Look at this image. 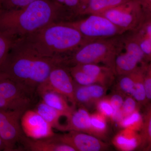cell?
Masks as SVG:
<instances>
[{"label": "cell", "mask_w": 151, "mask_h": 151, "mask_svg": "<svg viewBox=\"0 0 151 151\" xmlns=\"http://www.w3.org/2000/svg\"><path fill=\"white\" fill-rule=\"evenodd\" d=\"M63 7L54 0H37L21 8H0V32L25 37L55 22Z\"/></svg>", "instance_id": "2"}, {"label": "cell", "mask_w": 151, "mask_h": 151, "mask_svg": "<svg viewBox=\"0 0 151 151\" xmlns=\"http://www.w3.org/2000/svg\"><path fill=\"white\" fill-rule=\"evenodd\" d=\"M21 38L41 55L52 57L73 52L93 40L84 37L77 29L63 22L50 24Z\"/></svg>", "instance_id": "3"}, {"label": "cell", "mask_w": 151, "mask_h": 151, "mask_svg": "<svg viewBox=\"0 0 151 151\" xmlns=\"http://www.w3.org/2000/svg\"><path fill=\"white\" fill-rule=\"evenodd\" d=\"M147 17L151 16V0H137Z\"/></svg>", "instance_id": "36"}, {"label": "cell", "mask_w": 151, "mask_h": 151, "mask_svg": "<svg viewBox=\"0 0 151 151\" xmlns=\"http://www.w3.org/2000/svg\"><path fill=\"white\" fill-rule=\"evenodd\" d=\"M35 111L40 115L53 129L64 131V127L60 122L61 118L68 117L70 114L58 111L44 103L42 100L36 106Z\"/></svg>", "instance_id": "17"}, {"label": "cell", "mask_w": 151, "mask_h": 151, "mask_svg": "<svg viewBox=\"0 0 151 151\" xmlns=\"http://www.w3.org/2000/svg\"><path fill=\"white\" fill-rule=\"evenodd\" d=\"M143 123L142 116L137 110L124 117L119 122V125L124 129H129L137 132L141 130Z\"/></svg>", "instance_id": "27"}, {"label": "cell", "mask_w": 151, "mask_h": 151, "mask_svg": "<svg viewBox=\"0 0 151 151\" xmlns=\"http://www.w3.org/2000/svg\"><path fill=\"white\" fill-rule=\"evenodd\" d=\"M112 142L119 150L133 151L139 147L140 137L136 131L124 129L113 138Z\"/></svg>", "instance_id": "15"}, {"label": "cell", "mask_w": 151, "mask_h": 151, "mask_svg": "<svg viewBox=\"0 0 151 151\" xmlns=\"http://www.w3.org/2000/svg\"><path fill=\"white\" fill-rule=\"evenodd\" d=\"M26 110H8L0 109V130L11 119L19 116H22Z\"/></svg>", "instance_id": "31"}, {"label": "cell", "mask_w": 151, "mask_h": 151, "mask_svg": "<svg viewBox=\"0 0 151 151\" xmlns=\"http://www.w3.org/2000/svg\"><path fill=\"white\" fill-rule=\"evenodd\" d=\"M66 58L43 56L25 42L17 40L0 69L8 78L35 94L53 68L65 63Z\"/></svg>", "instance_id": "1"}, {"label": "cell", "mask_w": 151, "mask_h": 151, "mask_svg": "<svg viewBox=\"0 0 151 151\" xmlns=\"http://www.w3.org/2000/svg\"><path fill=\"white\" fill-rule=\"evenodd\" d=\"M99 15L126 32L138 29L147 18L151 17L146 16L137 0H130Z\"/></svg>", "instance_id": "5"}, {"label": "cell", "mask_w": 151, "mask_h": 151, "mask_svg": "<svg viewBox=\"0 0 151 151\" xmlns=\"http://www.w3.org/2000/svg\"><path fill=\"white\" fill-rule=\"evenodd\" d=\"M89 1V0H80V10L79 14H80L81 12L86 7Z\"/></svg>", "instance_id": "37"}, {"label": "cell", "mask_w": 151, "mask_h": 151, "mask_svg": "<svg viewBox=\"0 0 151 151\" xmlns=\"http://www.w3.org/2000/svg\"><path fill=\"white\" fill-rule=\"evenodd\" d=\"M143 63L131 53L126 51L123 52H122L117 55L115 60V70L116 75L132 73Z\"/></svg>", "instance_id": "20"}, {"label": "cell", "mask_w": 151, "mask_h": 151, "mask_svg": "<svg viewBox=\"0 0 151 151\" xmlns=\"http://www.w3.org/2000/svg\"><path fill=\"white\" fill-rule=\"evenodd\" d=\"M144 86L147 99L148 103L151 100V65L148 64L144 76Z\"/></svg>", "instance_id": "33"}, {"label": "cell", "mask_w": 151, "mask_h": 151, "mask_svg": "<svg viewBox=\"0 0 151 151\" xmlns=\"http://www.w3.org/2000/svg\"><path fill=\"white\" fill-rule=\"evenodd\" d=\"M91 115L84 107L74 110L67 117L65 131H76L90 134Z\"/></svg>", "instance_id": "14"}, {"label": "cell", "mask_w": 151, "mask_h": 151, "mask_svg": "<svg viewBox=\"0 0 151 151\" xmlns=\"http://www.w3.org/2000/svg\"><path fill=\"white\" fill-rule=\"evenodd\" d=\"M67 69L74 81L79 85H88L93 84L102 85L97 78L85 73L76 65H73Z\"/></svg>", "instance_id": "25"}, {"label": "cell", "mask_w": 151, "mask_h": 151, "mask_svg": "<svg viewBox=\"0 0 151 151\" xmlns=\"http://www.w3.org/2000/svg\"><path fill=\"white\" fill-rule=\"evenodd\" d=\"M37 0H0V8L12 9L21 8Z\"/></svg>", "instance_id": "30"}, {"label": "cell", "mask_w": 151, "mask_h": 151, "mask_svg": "<svg viewBox=\"0 0 151 151\" xmlns=\"http://www.w3.org/2000/svg\"><path fill=\"white\" fill-rule=\"evenodd\" d=\"M138 105L137 102L132 96L126 97L121 108L124 118L137 110Z\"/></svg>", "instance_id": "32"}, {"label": "cell", "mask_w": 151, "mask_h": 151, "mask_svg": "<svg viewBox=\"0 0 151 151\" xmlns=\"http://www.w3.org/2000/svg\"><path fill=\"white\" fill-rule=\"evenodd\" d=\"M19 143L25 150L30 151H75L70 146L57 140L55 135L51 137L33 139L23 135Z\"/></svg>", "instance_id": "12"}, {"label": "cell", "mask_w": 151, "mask_h": 151, "mask_svg": "<svg viewBox=\"0 0 151 151\" xmlns=\"http://www.w3.org/2000/svg\"><path fill=\"white\" fill-rule=\"evenodd\" d=\"M54 1H56L57 3L63 6L65 0H54Z\"/></svg>", "instance_id": "40"}, {"label": "cell", "mask_w": 151, "mask_h": 151, "mask_svg": "<svg viewBox=\"0 0 151 151\" xmlns=\"http://www.w3.org/2000/svg\"><path fill=\"white\" fill-rule=\"evenodd\" d=\"M130 0H89L80 14H100Z\"/></svg>", "instance_id": "22"}, {"label": "cell", "mask_w": 151, "mask_h": 151, "mask_svg": "<svg viewBox=\"0 0 151 151\" xmlns=\"http://www.w3.org/2000/svg\"><path fill=\"white\" fill-rule=\"evenodd\" d=\"M60 142L70 146L75 151H100L106 150L109 145L101 139L93 135L84 132L68 131V133L55 135Z\"/></svg>", "instance_id": "10"}, {"label": "cell", "mask_w": 151, "mask_h": 151, "mask_svg": "<svg viewBox=\"0 0 151 151\" xmlns=\"http://www.w3.org/2000/svg\"><path fill=\"white\" fill-rule=\"evenodd\" d=\"M75 81L67 68L62 65L53 68L45 81L38 86L36 92L51 90L67 98L72 106H76L74 99Z\"/></svg>", "instance_id": "8"}, {"label": "cell", "mask_w": 151, "mask_h": 151, "mask_svg": "<svg viewBox=\"0 0 151 151\" xmlns=\"http://www.w3.org/2000/svg\"><path fill=\"white\" fill-rule=\"evenodd\" d=\"M21 116L11 119L0 130V138L4 145L5 151H15L17 144L24 135L20 123Z\"/></svg>", "instance_id": "13"}, {"label": "cell", "mask_w": 151, "mask_h": 151, "mask_svg": "<svg viewBox=\"0 0 151 151\" xmlns=\"http://www.w3.org/2000/svg\"><path fill=\"white\" fill-rule=\"evenodd\" d=\"M63 6L79 14L80 10V0H65Z\"/></svg>", "instance_id": "35"}, {"label": "cell", "mask_w": 151, "mask_h": 151, "mask_svg": "<svg viewBox=\"0 0 151 151\" xmlns=\"http://www.w3.org/2000/svg\"><path fill=\"white\" fill-rule=\"evenodd\" d=\"M8 78V76L5 73L0 71V81H2V80H4V79H6V78Z\"/></svg>", "instance_id": "38"}, {"label": "cell", "mask_w": 151, "mask_h": 151, "mask_svg": "<svg viewBox=\"0 0 151 151\" xmlns=\"http://www.w3.org/2000/svg\"><path fill=\"white\" fill-rule=\"evenodd\" d=\"M75 65L85 73L97 78L102 85L107 87L113 82L114 76L116 75L113 69L105 65L102 66L97 64H79Z\"/></svg>", "instance_id": "16"}, {"label": "cell", "mask_w": 151, "mask_h": 151, "mask_svg": "<svg viewBox=\"0 0 151 151\" xmlns=\"http://www.w3.org/2000/svg\"><path fill=\"white\" fill-rule=\"evenodd\" d=\"M97 111L106 118H113L115 111L111 105L109 97L105 96L99 100L95 105Z\"/></svg>", "instance_id": "29"}, {"label": "cell", "mask_w": 151, "mask_h": 151, "mask_svg": "<svg viewBox=\"0 0 151 151\" xmlns=\"http://www.w3.org/2000/svg\"><path fill=\"white\" fill-rule=\"evenodd\" d=\"M124 49L123 34L113 37L98 39L87 42L73 52L66 63L73 65L102 63L115 71V60Z\"/></svg>", "instance_id": "4"}, {"label": "cell", "mask_w": 151, "mask_h": 151, "mask_svg": "<svg viewBox=\"0 0 151 151\" xmlns=\"http://www.w3.org/2000/svg\"><path fill=\"white\" fill-rule=\"evenodd\" d=\"M108 87L100 84L81 85L75 82L74 99L76 105L90 107L105 97Z\"/></svg>", "instance_id": "11"}, {"label": "cell", "mask_w": 151, "mask_h": 151, "mask_svg": "<svg viewBox=\"0 0 151 151\" xmlns=\"http://www.w3.org/2000/svg\"><path fill=\"white\" fill-rule=\"evenodd\" d=\"M5 150V148L4 145L2 141L0 138V151Z\"/></svg>", "instance_id": "39"}, {"label": "cell", "mask_w": 151, "mask_h": 151, "mask_svg": "<svg viewBox=\"0 0 151 151\" xmlns=\"http://www.w3.org/2000/svg\"><path fill=\"white\" fill-rule=\"evenodd\" d=\"M37 94L40 96L44 103L58 111L70 114L75 109V107L69 105L67 98L57 92L45 90Z\"/></svg>", "instance_id": "19"}, {"label": "cell", "mask_w": 151, "mask_h": 151, "mask_svg": "<svg viewBox=\"0 0 151 151\" xmlns=\"http://www.w3.org/2000/svg\"><path fill=\"white\" fill-rule=\"evenodd\" d=\"M33 93L9 78L0 81V109L27 110Z\"/></svg>", "instance_id": "7"}, {"label": "cell", "mask_w": 151, "mask_h": 151, "mask_svg": "<svg viewBox=\"0 0 151 151\" xmlns=\"http://www.w3.org/2000/svg\"><path fill=\"white\" fill-rule=\"evenodd\" d=\"M121 92H116L109 98L110 103L115 112L121 110L124 101V96Z\"/></svg>", "instance_id": "34"}, {"label": "cell", "mask_w": 151, "mask_h": 151, "mask_svg": "<svg viewBox=\"0 0 151 151\" xmlns=\"http://www.w3.org/2000/svg\"><path fill=\"white\" fill-rule=\"evenodd\" d=\"M148 63L144 62L142 63L136 70L132 72L134 78V85L131 96L141 105H147L144 86V76L147 65Z\"/></svg>", "instance_id": "21"}, {"label": "cell", "mask_w": 151, "mask_h": 151, "mask_svg": "<svg viewBox=\"0 0 151 151\" xmlns=\"http://www.w3.org/2000/svg\"><path fill=\"white\" fill-rule=\"evenodd\" d=\"M106 118L98 112L91 115L90 135H93L100 139H103L105 137L108 132Z\"/></svg>", "instance_id": "24"}, {"label": "cell", "mask_w": 151, "mask_h": 151, "mask_svg": "<svg viewBox=\"0 0 151 151\" xmlns=\"http://www.w3.org/2000/svg\"><path fill=\"white\" fill-rule=\"evenodd\" d=\"M63 22L77 29L84 37L92 40L122 35L126 32L99 14H89L83 19Z\"/></svg>", "instance_id": "6"}, {"label": "cell", "mask_w": 151, "mask_h": 151, "mask_svg": "<svg viewBox=\"0 0 151 151\" xmlns=\"http://www.w3.org/2000/svg\"><path fill=\"white\" fill-rule=\"evenodd\" d=\"M140 134V145L139 147L144 150L151 149V107L149 105L144 118L142 126L141 128Z\"/></svg>", "instance_id": "23"}, {"label": "cell", "mask_w": 151, "mask_h": 151, "mask_svg": "<svg viewBox=\"0 0 151 151\" xmlns=\"http://www.w3.org/2000/svg\"><path fill=\"white\" fill-rule=\"evenodd\" d=\"M20 125L25 136L33 139L51 137L56 134L51 126L34 110L24 111L21 117Z\"/></svg>", "instance_id": "9"}, {"label": "cell", "mask_w": 151, "mask_h": 151, "mask_svg": "<svg viewBox=\"0 0 151 151\" xmlns=\"http://www.w3.org/2000/svg\"><path fill=\"white\" fill-rule=\"evenodd\" d=\"M17 39L7 34L0 32V69Z\"/></svg>", "instance_id": "26"}, {"label": "cell", "mask_w": 151, "mask_h": 151, "mask_svg": "<svg viewBox=\"0 0 151 151\" xmlns=\"http://www.w3.org/2000/svg\"><path fill=\"white\" fill-rule=\"evenodd\" d=\"M119 76L117 84L118 92L124 94H127L131 96L134 85L132 72L129 74L119 75Z\"/></svg>", "instance_id": "28"}, {"label": "cell", "mask_w": 151, "mask_h": 151, "mask_svg": "<svg viewBox=\"0 0 151 151\" xmlns=\"http://www.w3.org/2000/svg\"><path fill=\"white\" fill-rule=\"evenodd\" d=\"M145 55L146 62L151 59V17L147 18L138 29L132 31Z\"/></svg>", "instance_id": "18"}]
</instances>
